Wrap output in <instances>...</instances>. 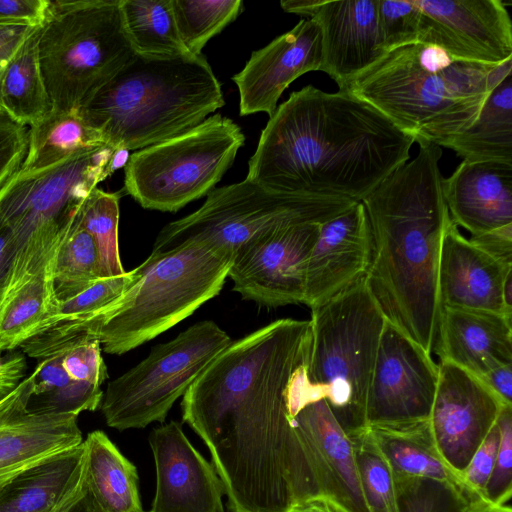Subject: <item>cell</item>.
<instances>
[{"instance_id":"30bf717a","label":"cell","mask_w":512,"mask_h":512,"mask_svg":"<svg viewBox=\"0 0 512 512\" xmlns=\"http://www.w3.org/2000/svg\"><path fill=\"white\" fill-rule=\"evenodd\" d=\"M356 203L274 192L245 178L214 188L198 210L165 225L152 252L199 243L233 260L242 246L263 234L296 225L323 224Z\"/></svg>"},{"instance_id":"f1b7e54d","label":"cell","mask_w":512,"mask_h":512,"mask_svg":"<svg viewBox=\"0 0 512 512\" xmlns=\"http://www.w3.org/2000/svg\"><path fill=\"white\" fill-rule=\"evenodd\" d=\"M444 147L463 161L512 165V74L490 92L473 123Z\"/></svg>"},{"instance_id":"7a4b0ae2","label":"cell","mask_w":512,"mask_h":512,"mask_svg":"<svg viewBox=\"0 0 512 512\" xmlns=\"http://www.w3.org/2000/svg\"><path fill=\"white\" fill-rule=\"evenodd\" d=\"M413 143L353 94L308 85L269 117L246 178L274 192L362 202L408 161Z\"/></svg>"},{"instance_id":"f35d334b","label":"cell","mask_w":512,"mask_h":512,"mask_svg":"<svg viewBox=\"0 0 512 512\" xmlns=\"http://www.w3.org/2000/svg\"><path fill=\"white\" fill-rule=\"evenodd\" d=\"M399 512H467L474 503L453 486L429 478H396Z\"/></svg>"},{"instance_id":"ab89813d","label":"cell","mask_w":512,"mask_h":512,"mask_svg":"<svg viewBox=\"0 0 512 512\" xmlns=\"http://www.w3.org/2000/svg\"><path fill=\"white\" fill-rule=\"evenodd\" d=\"M420 22L414 0H378V30L385 52L418 42Z\"/></svg>"},{"instance_id":"6da1fadb","label":"cell","mask_w":512,"mask_h":512,"mask_svg":"<svg viewBox=\"0 0 512 512\" xmlns=\"http://www.w3.org/2000/svg\"><path fill=\"white\" fill-rule=\"evenodd\" d=\"M310 343V320L273 321L231 341L183 395V421L207 446L230 512L294 503L291 398Z\"/></svg>"},{"instance_id":"f6af8a7d","label":"cell","mask_w":512,"mask_h":512,"mask_svg":"<svg viewBox=\"0 0 512 512\" xmlns=\"http://www.w3.org/2000/svg\"><path fill=\"white\" fill-rule=\"evenodd\" d=\"M499 443L500 431L496 421L462 473V478L467 486L482 499H484L483 492L495 465Z\"/></svg>"},{"instance_id":"ba28073f","label":"cell","mask_w":512,"mask_h":512,"mask_svg":"<svg viewBox=\"0 0 512 512\" xmlns=\"http://www.w3.org/2000/svg\"><path fill=\"white\" fill-rule=\"evenodd\" d=\"M119 2L50 1L38 57L51 110L77 109L135 56Z\"/></svg>"},{"instance_id":"e575fe53","label":"cell","mask_w":512,"mask_h":512,"mask_svg":"<svg viewBox=\"0 0 512 512\" xmlns=\"http://www.w3.org/2000/svg\"><path fill=\"white\" fill-rule=\"evenodd\" d=\"M180 38L192 55H201L207 42L243 11L241 0H172Z\"/></svg>"},{"instance_id":"7402d4cb","label":"cell","mask_w":512,"mask_h":512,"mask_svg":"<svg viewBox=\"0 0 512 512\" xmlns=\"http://www.w3.org/2000/svg\"><path fill=\"white\" fill-rule=\"evenodd\" d=\"M512 266H504L472 244L450 220L445 228L438 266L442 308L484 311L511 317L505 285Z\"/></svg>"},{"instance_id":"816d5d0a","label":"cell","mask_w":512,"mask_h":512,"mask_svg":"<svg viewBox=\"0 0 512 512\" xmlns=\"http://www.w3.org/2000/svg\"><path fill=\"white\" fill-rule=\"evenodd\" d=\"M26 358L20 352L0 356V401L26 378Z\"/></svg>"},{"instance_id":"11a10c76","label":"cell","mask_w":512,"mask_h":512,"mask_svg":"<svg viewBox=\"0 0 512 512\" xmlns=\"http://www.w3.org/2000/svg\"><path fill=\"white\" fill-rule=\"evenodd\" d=\"M285 512H350L333 499L314 496L294 503Z\"/></svg>"},{"instance_id":"f546056e","label":"cell","mask_w":512,"mask_h":512,"mask_svg":"<svg viewBox=\"0 0 512 512\" xmlns=\"http://www.w3.org/2000/svg\"><path fill=\"white\" fill-rule=\"evenodd\" d=\"M107 145L78 111H53L28 130V148L21 171H35Z\"/></svg>"},{"instance_id":"ac0fdd59","label":"cell","mask_w":512,"mask_h":512,"mask_svg":"<svg viewBox=\"0 0 512 512\" xmlns=\"http://www.w3.org/2000/svg\"><path fill=\"white\" fill-rule=\"evenodd\" d=\"M322 34L315 19H302L291 30L252 52L232 77L239 91V114L273 115L284 90L298 77L320 71Z\"/></svg>"},{"instance_id":"5b68a950","label":"cell","mask_w":512,"mask_h":512,"mask_svg":"<svg viewBox=\"0 0 512 512\" xmlns=\"http://www.w3.org/2000/svg\"><path fill=\"white\" fill-rule=\"evenodd\" d=\"M225 104L206 58L136 55L76 110L107 145L129 151L179 136Z\"/></svg>"},{"instance_id":"f907efd6","label":"cell","mask_w":512,"mask_h":512,"mask_svg":"<svg viewBox=\"0 0 512 512\" xmlns=\"http://www.w3.org/2000/svg\"><path fill=\"white\" fill-rule=\"evenodd\" d=\"M17 249L11 232L0 224V306L3 303L16 266Z\"/></svg>"},{"instance_id":"603a6c76","label":"cell","mask_w":512,"mask_h":512,"mask_svg":"<svg viewBox=\"0 0 512 512\" xmlns=\"http://www.w3.org/2000/svg\"><path fill=\"white\" fill-rule=\"evenodd\" d=\"M313 19L322 34L320 71L339 90L386 53L378 30V0L324 1Z\"/></svg>"},{"instance_id":"ee69618b","label":"cell","mask_w":512,"mask_h":512,"mask_svg":"<svg viewBox=\"0 0 512 512\" xmlns=\"http://www.w3.org/2000/svg\"><path fill=\"white\" fill-rule=\"evenodd\" d=\"M28 148L25 126L0 115V189L20 170Z\"/></svg>"},{"instance_id":"d6a6232c","label":"cell","mask_w":512,"mask_h":512,"mask_svg":"<svg viewBox=\"0 0 512 512\" xmlns=\"http://www.w3.org/2000/svg\"><path fill=\"white\" fill-rule=\"evenodd\" d=\"M127 39L136 55L169 59L192 55L176 25L172 0H120Z\"/></svg>"},{"instance_id":"cb8c5ba5","label":"cell","mask_w":512,"mask_h":512,"mask_svg":"<svg viewBox=\"0 0 512 512\" xmlns=\"http://www.w3.org/2000/svg\"><path fill=\"white\" fill-rule=\"evenodd\" d=\"M451 220L473 235L512 224V165L462 161L443 179Z\"/></svg>"},{"instance_id":"d4e9b609","label":"cell","mask_w":512,"mask_h":512,"mask_svg":"<svg viewBox=\"0 0 512 512\" xmlns=\"http://www.w3.org/2000/svg\"><path fill=\"white\" fill-rule=\"evenodd\" d=\"M436 354L479 379L498 367L512 365L511 317L443 308Z\"/></svg>"},{"instance_id":"52a82bcc","label":"cell","mask_w":512,"mask_h":512,"mask_svg":"<svg viewBox=\"0 0 512 512\" xmlns=\"http://www.w3.org/2000/svg\"><path fill=\"white\" fill-rule=\"evenodd\" d=\"M114 150L104 145L43 169L18 170L0 189V224L11 232L17 249L7 295L54 259L85 200L107 178Z\"/></svg>"},{"instance_id":"8d00e7d4","label":"cell","mask_w":512,"mask_h":512,"mask_svg":"<svg viewBox=\"0 0 512 512\" xmlns=\"http://www.w3.org/2000/svg\"><path fill=\"white\" fill-rule=\"evenodd\" d=\"M118 222L119 194L96 187L81 208L78 224L96 243L103 278L125 273L119 255Z\"/></svg>"},{"instance_id":"4dcf8cb0","label":"cell","mask_w":512,"mask_h":512,"mask_svg":"<svg viewBox=\"0 0 512 512\" xmlns=\"http://www.w3.org/2000/svg\"><path fill=\"white\" fill-rule=\"evenodd\" d=\"M39 28L12 56L0 88L4 114L23 126L34 125L52 109L38 57Z\"/></svg>"},{"instance_id":"9f6ffc18","label":"cell","mask_w":512,"mask_h":512,"mask_svg":"<svg viewBox=\"0 0 512 512\" xmlns=\"http://www.w3.org/2000/svg\"><path fill=\"white\" fill-rule=\"evenodd\" d=\"M323 2V0H283L280 2V5L285 12L313 18Z\"/></svg>"},{"instance_id":"bcb514c9","label":"cell","mask_w":512,"mask_h":512,"mask_svg":"<svg viewBox=\"0 0 512 512\" xmlns=\"http://www.w3.org/2000/svg\"><path fill=\"white\" fill-rule=\"evenodd\" d=\"M64 351L41 360L32 378L31 397L45 395L67 386L72 380L63 367Z\"/></svg>"},{"instance_id":"680465c9","label":"cell","mask_w":512,"mask_h":512,"mask_svg":"<svg viewBox=\"0 0 512 512\" xmlns=\"http://www.w3.org/2000/svg\"><path fill=\"white\" fill-rule=\"evenodd\" d=\"M467 512H512L511 505H495L486 500L472 503Z\"/></svg>"},{"instance_id":"1f68e13d","label":"cell","mask_w":512,"mask_h":512,"mask_svg":"<svg viewBox=\"0 0 512 512\" xmlns=\"http://www.w3.org/2000/svg\"><path fill=\"white\" fill-rule=\"evenodd\" d=\"M52 262L7 295L0 306V352L20 347L45 330L57 311Z\"/></svg>"},{"instance_id":"681fc988","label":"cell","mask_w":512,"mask_h":512,"mask_svg":"<svg viewBox=\"0 0 512 512\" xmlns=\"http://www.w3.org/2000/svg\"><path fill=\"white\" fill-rule=\"evenodd\" d=\"M37 27L24 24H0V88L3 74L12 56ZM3 114L0 98V115Z\"/></svg>"},{"instance_id":"277c9868","label":"cell","mask_w":512,"mask_h":512,"mask_svg":"<svg viewBox=\"0 0 512 512\" xmlns=\"http://www.w3.org/2000/svg\"><path fill=\"white\" fill-rule=\"evenodd\" d=\"M510 74L512 58L480 64L416 42L386 52L343 90L369 103L419 145L444 147L473 123L490 92Z\"/></svg>"},{"instance_id":"5bb4252c","label":"cell","mask_w":512,"mask_h":512,"mask_svg":"<svg viewBox=\"0 0 512 512\" xmlns=\"http://www.w3.org/2000/svg\"><path fill=\"white\" fill-rule=\"evenodd\" d=\"M439 367L420 345L386 321L365 406L366 426L429 420Z\"/></svg>"},{"instance_id":"e0dca14e","label":"cell","mask_w":512,"mask_h":512,"mask_svg":"<svg viewBox=\"0 0 512 512\" xmlns=\"http://www.w3.org/2000/svg\"><path fill=\"white\" fill-rule=\"evenodd\" d=\"M421 11L418 42L455 59L498 65L512 58V23L500 0H414Z\"/></svg>"},{"instance_id":"ffe728a7","label":"cell","mask_w":512,"mask_h":512,"mask_svg":"<svg viewBox=\"0 0 512 512\" xmlns=\"http://www.w3.org/2000/svg\"><path fill=\"white\" fill-rule=\"evenodd\" d=\"M372 256V235L362 202L320 226L306 274L304 303L311 310L364 278Z\"/></svg>"},{"instance_id":"8fae6325","label":"cell","mask_w":512,"mask_h":512,"mask_svg":"<svg viewBox=\"0 0 512 512\" xmlns=\"http://www.w3.org/2000/svg\"><path fill=\"white\" fill-rule=\"evenodd\" d=\"M244 143L240 126L216 113L179 136L132 153L124 190L145 209L176 212L215 188Z\"/></svg>"},{"instance_id":"6f0895ef","label":"cell","mask_w":512,"mask_h":512,"mask_svg":"<svg viewBox=\"0 0 512 512\" xmlns=\"http://www.w3.org/2000/svg\"><path fill=\"white\" fill-rule=\"evenodd\" d=\"M130 158V151L125 148H116L106 167V176H111L120 168H125Z\"/></svg>"},{"instance_id":"7bdbcfd3","label":"cell","mask_w":512,"mask_h":512,"mask_svg":"<svg viewBox=\"0 0 512 512\" xmlns=\"http://www.w3.org/2000/svg\"><path fill=\"white\" fill-rule=\"evenodd\" d=\"M101 350L99 340L89 334H84L69 344L63 350L62 362L69 378L101 387L108 378Z\"/></svg>"},{"instance_id":"c3c4849f","label":"cell","mask_w":512,"mask_h":512,"mask_svg":"<svg viewBox=\"0 0 512 512\" xmlns=\"http://www.w3.org/2000/svg\"><path fill=\"white\" fill-rule=\"evenodd\" d=\"M469 240L504 266H512V224L473 235Z\"/></svg>"},{"instance_id":"74e56055","label":"cell","mask_w":512,"mask_h":512,"mask_svg":"<svg viewBox=\"0 0 512 512\" xmlns=\"http://www.w3.org/2000/svg\"><path fill=\"white\" fill-rule=\"evenodd\" d=\"M136 277L133 269L122 275L100 278L81 293L58 302L55 316L39 334H59L84 322L118 300Z\"/></svg>"},{"instance_id":"60d3db41","label":"cell","mask_w":512,"mask_h":512,"mask_svg":"<svg viewBox=\"0 0 512 512\" xmlns=\"http://www.w3.org/2000/svg\"><path fill=\"white\" fill-rule=\"evenodd\" d=\"M103 391L82 381H71L67 386L54 392L30 397L27 408L40 414H74L83 411H95L100 407Z\"/></svg>"},{"instance_id":"8992f818","label":"cell","mask_w":512,"mask_h":512,"mask_svg":"<svg viewBox=\"0 0 512 512\" xmlns=\"http://www.w3.org/2000/svg\"><path fill=\"white\" fill-rule=\"evenodd\" d=\"M231 263L229 256L199 243L152 252L134 268L137 277L118 300L75 327L50 337L48 347L58 351L89 334L108 354L133 350L217 296Z\"/></svg>"},{"instance_id":"f5cc1de1","label":"cell","mask_w":512,"mask_h":512,"mask_svg":"<svg viewBox=\"0 0 512 512\" xmlns=\"http://www.w3.org/2000/svg\"><path fill=\"white\" fill-rule=\"evenodd\" d=\"M503 403L512 405V365L498 367L480 379Z\"/></svg>"},{"instance_id":"b9f144b4","label":"cell","mask_w":512,"mask_h":512,"mask_svg":"<svg viewBox=\"0 0 512 512\" xmlns=\"http://www.w3.org/2000/svg\"><path fill=\"white\" fill-rule=\"evenodd\" d=\"M497 424L500 443L494 468L485 486L483 498L495 505H511L512 497V405L502 408Z\"/></svg>"},{"instance_id":"7dc6e473","label":"cell","mask_w":512,"mask_h":512,"mask_svg":"<svg viewBox=\"0 0 512 512\" xmlns=\"http://www.w3.org/2000/svg\"><path fill=\"white\" fill-rule=\"evenodd\" d=\"M50 0H0V24L41 26Z\"/></svg>"},{"instance_id":"4316f807","label":"cell","mask_w":512,"mask_h":512,"mask_svg":"<svg viewBox=\"0 0 512 512\" xmlns=\"http://www.w3.org/2000/svg\"><path fill=\"white\" fill-rule=\"evenodd\" d=\"M386 457L395 478H429L447 483L469 500H484L475 494L443 460L435 445L429 420L398 426H367Z\"/></svg>"},{"instance_id":"3957f363","label":"cell","mask_w":512,"mask_h":512,"mask_svg":"<svg viewBox=\"0 0 512 512\" xmlns=\"http://www.w3.org/2000/svg\"><path fill=\"white\" fill-rule=\"evenodd\" d=\"M442 149L418 154L386 177L362 203L372 235L365 276L386 320L427 353L437 352L443 308L438 292L442 237L451 220L443 195Z\"/></svg>"},{"instance_id":"d590c367","label":"cell","mask_w":512,"mask_h":512,"mask_svg":"<svg viewBox=\"0 0 512 512\" xmlns=\"http://www.w3.org/2000/svg\"><path fill=\"white\" fill-rule=\"evenodd\" d=\"M371 512H399L396 478L367 426L347 432Z\"/></svg>"},{"instance_id":"83f0119b","label":"cell","mask_w":512,"mask_h":512,"mask_svg":"<svg viewBox=\"0 0 512 512\" xmlns=\"http://www.w3.org/2000/svg\"><path fill=\"white\" fill-rule=\"evenodd\" d=\"M85 482L104 512H143L136 467L100 430L83 440Z\"/></svg>"},{"instance_id":"91938a15","label":"cell","mask_w":512,"mask_h":512,"mask_svg":"<svg viewBox=\"0 0 512 512\" xmlns=\"http://www.w3.org/2000/svg\"><path fill=\"white\" fill-rule=\"evenodd\" d=\"M143 512H147V511H143Z\"/></svg>"},{"instance_id":"db71d44e","label":"cell","mask_w":512,"mask_h":512,"mask_svg":"<svg viewBox=\"0 0 512 512\" xmlns=\"http://www.w3.org/2000/svg\"><path fill=\"white\" fill-rule=\"evenodd\" d=\"M54 512H104L89 491L85 479L82 485Z\"/></svg>"},{"instance_id":"7c38bea8","label":"cell","mask_w":512,"mask_h":512,"mask_svg":"<svg viewBox=\"0 0 512 512\" xmlns=\"http://www.w3.org/2000/svg\"><path fill=\"white\" fill-rule=\"evenodd\" d=\"M231 341L214 321L204 320L154 346L108 383L100 404L106 424L123 431L164 422L176 400Z\"/></svg>"},{"instance_id":"d6986e66","label":"cell","mask_w":512,"mask_h":512,"mask_svg":"<svg viewBox=\"0 0 512 512\" xmlns=\"http://www.w3.org/2000/svg\"><path fill=\"white\" fill-rule=\"evenodd\" d=\"M149 443L156 491L147 512H225L224 489L215 468L194 448L178 422L154 429Z\"/></svg>"},{"instance_id":"4fadbf2b","label":"cell","mask_w":512,"mask_h":512,"mask_svg":"<svg viewBox=\"0 0 512 512\" xmlns=\"http://www.w3.org/2000/svg\"><path fill=\"white\" fill-rule=\"evenodd\" d=\"M294 503L326 496L350 512H371L362 488L355 449L324 399L308 401L292 418ZM293 503V504H294Z\"/></svg>"},{"instance_id":"2e32d148","label":"cell","mask_w":512,"mask_h":512,"mask_svg":"<svg viewBox=\"0 0 512 512\" xmlns=\"http://www.w3.org/2000/svg\"><path fill=\"white\" fill-rule=\"evenodd\" d=\"M438 367L430 429L441 457L462 478L506 404L479 378L451 361L440 360Z\"/></svg>"},{"instance_id":"484cf974","label":"cell","mask_w":512,"mask_h":512,"mask_svg":"<svg viewBox=\"0 0 512 512\" xmlns=\"http://www.w3.org/2000/svg\"><path fill=\"white\" fill-rule=\"evenodd\" d=\"M84 441L30 465L0 485V512H54L85 479Z\"/></svg>"},{"instance_id":"9a60e30c","label":"cell","mask_w":512,"mask_h":512,"mask_svg":"<svg viewBox=\"0 0 512 512\" xmlns=\"http://www.w3.org/2000/svg\"><path fill=\"white\" fill-rule=\"evenodd\" d=\"M321 225L291 226L246 243L229 268L233 290L267 307L303 304L308 259Z\"/></svg>"},{"instance_id":"44dd1931","label":"cell","mask_w":512,"mask_h":512,"mask_svg":"<svg viewBox=\"0 0 512 512\" xmlns=\"http://www.w3.org/2000/svg\"><path fill=\"white\" fill-rule=\"evenodd\" d=\"M31 375L0 401V485L30 465L83 442L74 414L28 410Z\"/></svg>"},{"instance_id":"836d02e7","label":"cell","mask_w":512,"mask_h":512,"mask_svg":"<svg viewBox=\"0 0 512 512\" xmlns=\"http://www.w3.org/2000/svg\"><path fill=\"white\" fill-rule=\"evenodd\" d=\"M100 278L103 277L96 243L93 237L79 226L77 220L57 249L52 262V287L55 298L58 302L72 298Z\"/></svg>"},{"instance_id":"9c48e42d","label":"cell","mask_w":512,"mask_h":512,"mask_svg":"<svg viewBox=\"0 0 512 512\" xmlns=\"http://www.w3.org/2000/svg\"><path fill=\"white\" fill-rule=\"evenodd\" d=\"M386 321L365 277L311 310L307 378L346 432L366 426V399Z\"/></svg>"}]
</instances>
